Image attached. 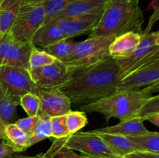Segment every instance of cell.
<instances>
[{"instance_id": "7c38bea8", "label": "cell", "mask_w": 159, "mask_h": 158, "mask_svg": "<svg viewBox=\"0 0 159 158\" xmlns=\"http://www.w3.org/2000/svg\"><path fill=\"white\" fill-rule=\"evenodd\" d=\"M37 95L40 101L38 116L51 118L66 115L71 110L69 98L58 88H40Z\"/></svg>"}, {"instance_id": "d6a6232c", "label": "cell", "mask_w": 159, "mask_h": 158, "mask_svg": "<svg viewBox=\"0 0 159 158\" xmlns=\"http://www.w3.org/2000/svg\"><path fill=\"white\" fill-rule=\"evenodd\" d=\"M126 158H159V153L153 152L146 151V150H137L128 154L125 155Z\"/></svg>"}, {"instance_id": "8992f818", "label": "cell", "mask_w": 159, "mask_h": 158, "mask_svg": "<svg viewBox=\"0 0 159 158\" xmlns=\"http://www.w3.org/2000/svg\"><path fill=\"white\" fill-rule=\"evenodd\" d=\"M138 47L129 57L116 59L120 69L121 78L144 64L159 58V32L141 33Z\"/></svg>"}, {"instance_id": "603a6c76", "label": "cell", "mask_w": 159, "mask_h": 158, "mask_svg": "<svg viewBox=\"0 0 159 158\" xmlns=\"http://www.w3.org/2000/svg\"><path fill=\"white\" fill-rule=\"evenodd\" d=\"M75 43L76 42L74 40L65 39V40L57 42L54 44L46 46V47L43 48V50L50 55L54 57L56 60H58L65 63L72 53Z\"/></svg>"}, {"instance_id": "4fadbf2b", "label": "cell", "mask_w": 159, "mask_h": 158, "mask_svg": "<svg viewBox=\"0 0 159 158\" xmlns=\"http://www.w3.org/2000/svg\"><path fill=\"white\" fill-rule=\"evenodd\" d=\"M102 10L62 19L53 23H57L62 29L65 37L69 39L85 33L92 32L97 26L100 20Z\"/></svg>"}, {"instance_id": "5bb4252c", "label": "cell", "mask_w": 159, "mask_h": 158, "mask_svg": "<svg viewBox=\"0 0 159 158\" xmlns=\"http://www.w3.org/2000/svg\"><path fill=\"white\" fill-rule=\"evenodd\" d=\"M107 2V0H77L64 9L46 25L55 23L62 19L101 11L103 9Z\"/></svg>"}, {"instance_id": "1f68e13d", "label": "cell", "mask_w": 159, "mask_h": 158, "mask_svg": "<svg viewBox=\"0 0 159 158\" xmlns=\"http://www.w3.org/2000/svg\"><path fill=\"white\" fill-rule=\"evenodd\" d=\"M40 120V116H28L26 118H23V119H18L15 122V124L23 130L25 133L29 136L31 132L35 128L36 125Z\"/></svg>"}, {"instance_id": "d590c367", "label": "cell", "mask_w": 159, "mask_h": 158, "mask_svg": "<svg viewBox=\"0 0 159 158\" xmlns=\"http://www.w3.org/2000/svg\"><path fill=\"white\" fill-rule=\"evenodd\" d=\"M3 125H2L0 122V141H5L4 140V134H3Z\"/></svg>"}, {"instance_id": "ba28073f", "label": "cell", "mask_w": 159, "mask_h": 158, "mask_svg": "<svg viewBox=\"0 0 159 158\" xmlns=\"http://www.w3.org/2000/svg\"><path fill=\"white\" fill-rule=\"evenodd\" d=\"M62 140L68 148L81 152L89 157H106L116 155L97 134L91 131L77 132L62 138Z\"/></svg>"}, {"instance_id": "6da1fadb", "label": "cell", "mask_w": 159, "mask_h": 158, "mask_svg": "<svg viewBox=\"0 0 159 158\" xmlns=\"http://www.w3.org/2000/svg\"><path fill=\"white\" fill-rule=\"evenodd\" d=\"M72 71L71 78L58 88L69 98L71 104L86 105L117 92L121 75L116 59L110 57Z\"/></svg>"}, {"instance_id": "5b68a950", "label": "cell", "mask_w": 159, "mask_h": 158, "mask_svg": "<svg viewBox=\"0 0 159 158\" xmlns=\"http://www.w3.org/2000/svg\"><path fill=\"white\" fill-rule=\"evenodd\" d=\"M45 19L43 4L22 5L8 33L16 40L31 43L34 34L44 24Z\"/></svg>"}, {"instance_id": "74e56055", "label": "cell", "mask_w": 159, "mask_h": 158, "mask_svg": "<svg viewBox=\"0 0 159 158\" xmlns=\"http://www.w3.org/2000/svg\"><path fill=\"white\" fill-rule=\"evenodd\" d=\"M26 158H47V157L44 156L43 153H40V154H37L34 156H26Z\"/></svg>"}, {"instance_id": "e575fe53", "label": "cell", "mask_w": 159, "mask_h": 158, "mask_svg": "<svg viewBox=\"0 0 159 158\" xmlns=\"http://www.w3.org/2000/svg\"><path fill=\"white\" fill-rule=\"evenodd\" d=\"M46 0H23L22 5H40Z\"/></svg>"}, {"instance_id": "30bf717a", "label": "cell", "mask_w": 159, "mask_h": 158, "mask_svg": "<svg viewBox=\"0 0 159 158\" xmlns=\"http://www.w3.org/2000/svg\"><path fill=\"white\" fill-rule=\"evenodd\" d=\"M159 82V58L144 64L123 77L117 91H136Z\"/></svg>"}, {"instance_id": "4316f807", "label": "cell", "mask_w": 159, "mask_h": 158, "mask_svg": "<svg viewBox=\"0 0 159 158\" xmlns=\"http://www.w3.org/2000/svg\"><path fill=\"white\" fill-rule=\"evenodd\" d=\"M88 124V119L82 111H71L66 114V125L70 135L79 132Z\"/></svg>"}, {"instance_id": "9a60e30c", "label": "cell", "mask_w": 159, "mask_h": 158, "mask_svg": "<svg viewBox=\"0 0 159 158\" xmlns=\"http://www.w3.org/2000/svg\"><path fill=\"white\" fill-rule=\"evenodd\" d=\"M141 33L128 32L115 37L109 47L110 57L121 59L129 57L136 50L141 41Z\"/></svg>"}, {"instance_id": "d6986e66", "label": "cell", "mask_w": 159, "mask_h": 158, "mask_svg": "<svg viewBox=\"0 0 159 158\" xmlns=\"http://www.w3.org/2000/svg\"><path fill=\"white\" fill-rule=\"evenodd\" d=\"M92 132V131H91ZM93 133V132H92ZM103 140L106 145L110 149L114 154L124 156L125 155L138 150V147L128 139V137L121 135L110 133H94Z\"/></svg>"}, {"instance_id": "8d00e7d4", "label": "cell", "mask_w": 159, "mask_h": 158, "mask_svg": "<svg viewBox=\"0 0 159 158\" xmlns=\"http://www.w3.org/2000/svg\"><path fill=\"white\" fill-rule=\"evenodd\" d=\"M27 156H24V155L19 154V153H14V154L11 155L10 158H26Z\"/></svg>"}, {"instance_id": "44dd1931", "label": "cell", "mask_w": 159, "mask_h": 158, "mask_svg": "<svg viewBox=\"0 0 159 158\" xmlns=\"http://www.w3.org/2000/svg\"><path fill=\"white\" fill-rule=\"evenodd\" d=\"M4 140L10 143L18 153L29 148L28 136L14 123L6 124L3 127Z\"/></svg>"}, {"instance_id": "7402d4cb", "label": "cell", "mask_w": 159, "mask_h": 158, "mask_svg": "<svg viewBox=\"0 0 159 158\" xmlns=\"http://www.w3.org/2000/svg\"><path fill=\"white\" fill-rule=\"evenodd\" d=\"M136 146L138 150H146L159 153V133L158 132H150L127 136Z\"/></svg>"}, {"instance_id": "83f0119b", "label": "cell", "mask_w": 159, "mask_h": 158, "mask_svg": "<svg viewBox=\"0 0 159 158\" xmlns=\"http://www.w3.org/2000/svg\"><path fill=\"white\" fill-rule=\"evenodd\" d=\"M157 114H159V96H151L143 102L135 118H138L144 122L151 116Z\"/></svg>"}, {"instance_id": "3957f363", "label": "cell", "mask_w": 159, "mask_h": 158, "mask_svg": "<svg viewBox=\"0 0 159 158\" xmlns=\"http://www.w3.org/2000/svg\"><path fill=\"white\" fill-rule=\"evenodd\" d=\"M159 82L136 91H117L107 97L91 103L82 105L83 112H98L103 115L108 121L116 118L120 121L135 118L143 102L158 91Z\"/></svg>"}, {"instance_id": "f1b7e54d", "label": "cell", "mask_w": 159, "mask_h": 158, "mask_svg": "<svg viewBox=\"0 0 159 158\" xmlns=\"http://www.w3.org/2000/svg\"><path fill=\"white\" fill-rule=\"evenodd\" d=\"M75 1L77 0H46L43 3L46 14V19L43 25L49 23L56 15Z\"/></svg>"}, {"instance_id": "7a4b0ae2", "label": "cell", "mask_w": 159, "mask_h": 158, "mask_svg": "<svg viewBox=\"0 0 159 158\" xmlns=\"http://www.w3.org/2000/svg\"><path fill=\"white\" fill-rule=\"evenodd\" d=\"M144 17L139 1L107 0L97 26L90 37H116L128 32L141 33Z\"/></svg>"}, {"instance_id": "e0dca14e", "label": "cell", "mask_w": 159, "mask_h": 158, "mask_svg": "<svg viewBox=\"0 0 159 158\" xmlns=\"http://www.w3.org/2000/svg\"><path fill=\"white\" fill-rule=\"evenodd\" d=\"M65 39L68 38L60 26L57 23H51L42 26L37 30L31 40V43L35 47L44 48Z\"/></svg>"}, {"instance_id": "277c9868", "label": "cell", "mask_w": 159, "mask_h": 158, "mask_svg": "<svg viewBox=\"0 0 159 158\" xmlns=\"http://www.w3.org/2000/svg\"><path fill=\"white\" fill-rule=\"evenodd\" d=\"M114 37L94 36L76 42L74 50L65 62L71 70L86 68L110 58L109 47Z\"/></svg>"}, {"instance_id": "d4e9b609", "label": "cell", "mask_w": 159, "mask_h": 158, "mask_svg": "<svg viewBox=\"0 0 159 158\" xmlns=\"http://www.w3.org/2000/svg\"><path fill=\"white\" fill-rule=\"evenodd\" d=\"M47 158H87L85 155H79L65 145L62 138L54 139L48 151L43 153Z\"/></svg>"}, {"instance_id": "836d02e7", "label": "cell", "mask_w": 159, "mask_h": 158, "mask_svg": "<svg viewBox=\"0 0 159 158\" xmlns=\"http://www.w3.org/2000/svg\"><path fill=\"white\" fill-rule=\"evenodd\" d=\"M18 153L17 150L6 141H0V158H6L14 153Z\"/></svg>"}, {"instance_id": "ac0fdd59", "label": "cell", "mask_w": 159, "mask_h": 158, "mask_svg": "<svg viewBox=\"0 0 159 158\" xmlns=\"http://www.w3.org/2000/svg\"><path fill=\"white\" fill-rule=\"evenodd\" d=\"M23 0H0V36L10 30L22 6Z\"/></svg>"}, {"instance_id": "ab89813d", "label": "cell", "mask_w": 159, "mask_h": 158, "mask_svg": "<svg viewBox=\"0 0 159 158\" xmlns=\"http://www.w3.org/2000/svg\"><path fill=\"white\" fill-rule=\"evenodd\" d=\"M124 1H127V2H131V1H139V0H124Z\"/></svg>"}, {"instance_id": "2e32d148", "label": "cell", "mask_w": 159, "mask_h": 158, "mask_svg": "<svg viewBox=\"0 0 159 158\" xmlns=\"http://www.w3.org/2000/svg\"><path fill=\"white\" fill-rule=\"evenodd\" d=\"M148 131V130L144 125V121L138 118H132L127 120L120 121L116 125L92 130L93 133H110V134L121 135L124 136H136V135L147 133Z\"/></svg>"}, {"instance_id": "52a82bcc", "label": "cell", "mask_w": 159, "mask_h": 158, "mask_svg": "<svg viewBox=\"0 0 159 158\" xmlns=\"http://www.w3.org/2000/svg\"><path fill=\"white\" fill-rule=\"evenodd\" d=\"M0 85L19 104L22 95L29 92L37 94L40 89L33 81L29 70L11 65L0 66Z\"/></svg>"}, {"instance_id": "cb8c5ba5", "label": "cell", "mask_w": 159, "mask_h": 158, "mask_svg": "<svg viewBox=\"0 0 159 158\" xmlns=\"http://www.w3.org/2000/svg\"><path fill=\"white\" fill-rule=\"evenodd\" d=\"M50 119L51 118L40 116V120L36 125L35 128L31 132L30 134L28 136V146H29V147L37 143L44 140L45 139L51 137Z\"/></svg>"}, {"instance_id": "f35d334b", "label": "cell", "mask_w": 159, "mask_h": 158, "mask_svg": "<svg viewBox=\"0 0 159 158\" xmlns=\"http://www.w3.org/2000/svg\"><path fill=\"white\" fill-rule=\"evenodd\" d=\"M97 158H126V157H124V156H118V155H111V156H106V157H97Z\"/></svg>"}, {"instance_id": "8fae6325", "label": "cell", "mask_w": 159, "mask_h": 158, "mask_svg": "<svg viewBox=\"0 0 159 158\" xmlns=\"http://www.w3.org/2000/svg\"><path fill=\"white\" fill-rule=\"evenodd\" d=\"M29 71L39 88H59L71 78L73 72L66 64L58 60L51 64Z\"/></svg>"}, {"instance_id": "60d3db41", "label": "cell", "mask_w": 159, "mask_h": 158, "mask_svg": "<svg viewBox=\"0 0 159 158\" xmlns=\"http://www.w3.org/2000/svg\"><path fill=\"white\" fill-rule=\"evenodd\" d=\"M2 36H0V40H1V38H2Z\"/></svg>"}, {"instance_id": "9c48e42d", "label": "cell", "mask_w": 159, "mask_h": 158, "mask_svg": "<svg viewBox=\"0 0 159 158\" xmlns=\"http://www.w3.org/2000/svg\"><path fill=\"white\" fill-rule=\"evenodd\" d=\"M34 46L14 39L9 33L0 40V66L11 65L29 70V59Z\"/></svg>"}, {"instance_id": "f546056e", "label": "cell", "mask_w": 159, "mask_h": 158, "mask_svg": "<svg viewBox=\"0 0 159 158\" xmlns=\"http://www.w3.org/2000/svg\"><path fill=\"white\" fill-rule=\"evenodd\" d=\"M20 105L25 110L28 116H38L40 101L38 95L34 93H26L20 99Z\"/></svg>"}, {"instance_id": "484cf974", "label": "cell", "mask_w": 159, "mask_h": 158, "mask_svg": "<svg viewBox=\"0 0 159 158\" xmlns=\"http://www.w3.org/2000/svg\"><path fill=\"white\" fill-rule=\"evenodd\" d=\"M56 59L43 50H39L34 46L29 59V71H34L46 65L54 63Z\"/></svg>"}, {"instance_id": "ffe728a7", "label": "cell", "mask_w": 159, "mask_h": 158, "mask_svg": "<svg viewBox=\"0 0 159 158\" xmlns=\"http://www.w3.org/2000/svg\"><path fill=\"white\" fill-rule=\"evenodd\" d=\"M20 105L5 91L0 85V122L4 126L14 123L17 118V106Z\"/></svg>"}, {"instance_id": "4dcf8cb0", "label": "cell", "mask_w": 159, "mask_h": 158, "mask_svg": "<svg viewBox=\"0 0 159 158\" xmlns=\"http://www.w3.org/2000/svg\"><path fill=\"white\" fill-rule=\"evenodd\" d=\"M51 129V137L54 139L66 137L69 136L66 125V115L54 116L50 119Z\"/></svg>"}, {"instance_id": "b9f144b4", "label": "cell", "mask_w": 159, "mask_h": 158, "mask_svg": "<svg viewBox=\"0 0 159 158\" xmlns=\"http://www.w3.org/2000/svg\"><path fill=\"white\" fill-rule=\"evenodd\" d=\"M86 156V157H87V158H90V157H89V156Z\"/></svg>"}]
</instances>
